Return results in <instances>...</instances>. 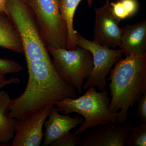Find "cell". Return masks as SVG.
<instances>
[{"mask_svg": "<svg viewBox=\"0 0 146 146\" xmlns=\"http://www.w3.org/2000/svg\"><path fill=\"white\" fill-rule=\"evenodd\" d=\"M119 49L126 56H138L146 54V21L122 28Z\"/></svg>", "mask_w": 146, "mask_h": 146, "instance_id": "cell-12", "label": "cell"}, {"mask_svg": "<svg viewBox=\"0 0 146 146\" xmlns=\"http://www.w3.org/2000/svg\"><path fill=\"white\" fill-rule=\"evenodd\" d=\"M9 18L18 31L27 62L52 61L42 39L36 18L30 6L23 0H7Z\"/></svg>", "mask_w": 146, "mask_h": 146, "instance_id": "cell-4", "label": "cell"}, {"mask_svg": "<svg viewBox=\"0 0 146 146\" xmlns=\"http://www.w3.org/2000/svg\"><path fill=\"white\" fill-rule=\"evenodd\" d=\"M7 0H0V13L8 16V11L6 7Z\"/></svg>", "mask_w": 146, "mask_h": 146, "instance_id": "cell-22", "label": "cell"}, {"mask_svg": "<svg viewBox=\"0 0 146 146\" xmlns=\"http://www.w3.org/2000/svg\"><path fill=\"white\" fill-rule=\"evenodd\" d=\"M80 134L70 131L61 136L50 144V146H75L80 141Z\"/></svg>", "mask_w": 146, "mask_h": 146, "instance_id": "cell-19", "label": "cell"}, {"mask_svg": "<svg viewBox=\"0 0 146 146\" xmlns=\"http://www.w3.org/2000/svg\"><path fill=\"white\" fill-rule=\"evenodd\" d=\"M59 112L54 105L45 121L44 146H50L55 141L84 121V119L80 116L72 117L69 114L61 115Z\"/></svg>", "mask_w": 146, "mask_h": 146, "instance_id": "cell-11", "label": "cell"}, {"mask_svg": "<svg viewBox=\"0 0 146 146\" xmlns=\"http://www.w3.org/2000/svg\"><path fill=\"white\" fill-rule=\"evenodd\" d=\"M10 96L4 91H0V143H8L14 138L16 119L9 115Z\"/></svg>", "mask_w": 146, "mask_h": 146, "instance_id": "cell-13", "label": "cell"}, {"mask_svg": "<svg viewBox=\"0 0 146 146\" xmlns=\"http://www.w3.org/2000/svg\"><path fill=\"white\" fill-rule=\"evenodd\" d=\"M6 80V79L5 78V76L0 75V83L5 81Z\"/></svg>", "mask_w": 146, "mask_h": 146, "instance_id": "cell-23", "label": "cell"}, {"mask_svg": "<svg viewBox=\"0 0 146 146\" xmlns=\"http://www.w3.org/2000/svg\"><path fill=\"white\" fill-rule=\"evenodd\" d=\"M110 72L108 80L112 98L110 112L117 113L118 123L127 122L128 111L146 93V54L121 58Z\"/></svg>", "mask_w": 146, "mask_h": 146, "instance_id": "cell-2", "label": "cell"}, {"mask_svg": "<svg viewBox=\"0 0 146 146\" xmlns=\"http://www.w3.org/2000/svg\"><path fill=\"white\" fill-rule=\"evenodd\" d=\"M23 1L25 2L26 3H27L28 4H29L31 1V0H23Z\"/></svg>", "mask_w": 146, "mask_h": 146, "instance_id": "cell-24", "label": "cell"}, {"mask_svg": "<svg viewBox=\"0 0 146 146\" xmlns=\"http://www.w3.org/2000/svg\"><path fill=\"white\" fill-rule=\"evenodd\" d=\"M94 11L93 42L110 48L119 46L122 33V28L119 25L121 21L113 14L109 0H106L101 7L95 8Z\"/></svg>", "mask_w": 146, "mask_h": 146, "instance_id": "cell-9", "label": "cell"}, {"mask_svg": "<svg viewBox=\"0 0 146 146\" xmlns=\"http://www.w3.org/2000/svg\"><path fill=\"white\" fill-rule=\"evenodd\" d=\"M23 70V66L15 60L0 58V75L5 76L7 74L18 72Z\"/></svg>", "mask_w": 146, "mask_h": 146, "instance_id": "cell-18", "label": "cell"}, {"mask_svg": "<svg viewBox=\"0 0 146 146\" xmlns=\"http://www.w3.org/2000/svg\"><path fill=\"white\" fill-rule=\"evenodd\" d=\"M29 5L47 47L67 49L68 27L60 13L59 0H31Z\"/></svg>", "mask_w": 146, "mask_h": 146, "instance_id": "cell-6", "label": "cell"}, {"mask_svg": "<svg viewBox=\"0 0 146 146\" xmlns=\"http://www.w3.org/2000/svg\"><path fill=\"white\" fill-rule=\"evenodd\" d=\"M82 0H59V9L63 20L67 24L68 29L67 49H75L77 47L78 32L74 28V18L78 6ZM94 0H86L91 8Z\"/></svg>", "mask_w": 146, "mask_h": 146, "instance_id": "cell-14", "label": "cell"}, {"mask_svg": "<svg viewBox=\"0 0 146 146\" xmlns=\"http://www.w3.org/2000/svg\"><path fill=\"white\" fill-rule=\"evenodd\" d=\"M110 5L113 14L120 21L134 16L138 10L137 0H120Z\"/></svg>", "mask_w": 146, "mask_h": 146, "instance_id": "cell-16", "label": "cell"}, {"mask_svg": "<svg viewBox=\"0 0 146 146\" xmlns=\"http://www.w3.org/2000/svg\"><path fill=\"white\" fill-rule=\"evenodd\" d=\"M20 82V79L18 78L13 77L9 79H6L5 81L0 83V89L8 84H11L19 83Z\"/></svg>", "mask_w": 146, "mask_h": 146, "instance_id": "cell-21", "label": "cell"}, {"mask_svg": "<svg viewBox=\"0 0 146 146\" xmlns=\"http://www.w3.org/2000/svg\"><path fill=\"white\" fill-rule=\"evenodd\" d=\"M116 124L102 125L90 128L91 130L80 137L78 146H124L131 125L126 122L123 125Z\"/></svg>", "mask_w": 146, "mask_h": 146, "instance_id": "cell-10", "label": "cell"}, {"mask_svg": "<svg viewBox=\"0 0 146 146\" xmlns=\"http://www.w3.org/2000/svg\"><path fill=\"white\" fill-rule=\"evenodd\" d=\"M86 90L78 98L65 99L54 104L59 112H64L65 115L76 112L83 116L84 121L74 133L80 134L98 126L118 123L117 113H112L108 108L111 99L107 90L98 92L92 87Z\"/></svg>", "mask_w": 146, "mask_h": 146, "instance_id": "cell-3", "label": "cell"}, {"mask_svg": "<svg viewBox=\"0 0 146 146\" xmlns=\"http://www.w3.org/2000/svg\"><path fill=\"white\" fill-rule=\"evenodd\" d=\"M77 46L89 50L93 56L94 66L92 72L84 83L82 89L90 87L97 88L100 91L106 90V77L115 63L122 56L120 49L114 50L90 41L78 32Z\"/></svg>", "mask_w": 146, "mask_h": 146, "instance_id": "cell-7", "label": "cell"}, {"mask_svg": "<svg viewBox=\"0 0 146 146\" xmlns=\"http://www.w3.org/2000/svg\"><path fill=\"white\" fill-rule=\"evenodd\" d=\"M54 104L16 119L12 146H39L44 136L43 127Z\"/></svg>", "mask_w": 146, "mask_h": 146, "instance_id": "cell-8", "label": "cell"}, {"mask_svg": "<svg viewBox=\"0 0 146 146\" xmlns=\"http://www.w3.org/2000/svg\"><path fill=\"white\" fill-rule=\"evenodd\" d=\"M137 114L143 123H146V93L138 102Z\"/></svg>", "mask_w": 146, "mask_h": 146, "instance_id": "cell-20", "label": "cell"}, {"mask_svg": "<svg viewBox=\"0 0 146 146\" xmlns=\"http://www.w3.org/2000/svg\"><path fill=\"white\" fill-rule=\"evenodd\" d=\"M131 133L126 140L125 145L146 146V123H142L136 127L131 128Z\"/></svg>", "mask_w": 146, "mask_h": 146, "instance_id": "cell-17", "label": "cell"}, {"mask_svg": "<svg viewBox=\"0 0 146 146\" xmlns=\"http://www.w3.org/2000/svg\"><path fill=\"white\" fill-rule=\"evenodd\" d=\"M47 47L52 56V65L58 75L81 94L84 83L94 66L93 56L90 51L79 46L72 50Z\"/></svg>", "mask_w": 146, "mask_h": 146, "instance_id": "cell-5", "label": "cell"}, {"mask_svg": "<svg viewBox=\"0 0 146 146\" xmlns=\"http://www.w3.org/2000/svg\"><path fill=\"white\" fill-rule=\"evenodd\" d=\"M29 79L23 94L11 100L9 115L17 119L58 101L77 98L76 90L63 81L45 60L27 62Z\"/></svg>", "mask_w": 146, "mask_h": 146, "instance_id": "cell-1", "label": "cell"}, {"mask_svg": "<svg viewBox=\"0 0 146 146\" xmlns=\"http://www.w3.org/2000/svg\"><path fill=\"white\" fill-rule=\"evenodd\" d=\"M0 48L23 53L22 42L16 27L8 16L1 13Z\"/></svg>", "mask_w": 146, "mask_h": 146, "instance_id": "cell-15", "label": "cell"}]
</instances>
